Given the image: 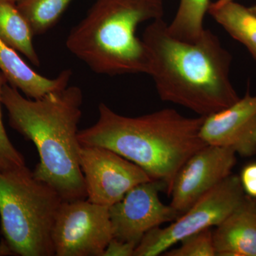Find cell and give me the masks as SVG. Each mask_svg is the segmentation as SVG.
Listing matches in <instances>:
<instances>
[{"label":"cell","instance_id":"cell-15","mask_svg":"<svg viewBox=\"0 0 256 256\" xmlns=\"http://www.w3.org/2000/svg\"><path fill=\"white\" fill-rule=\"evenodd\" d=\"M208 13L230 36L246 47L256 60V16L248 8L235 1L220 6L210 3Z\"/></svg>","mask_w":256,"mask_h":256},{"label":"cell","instance_id":"cell-24","mask_svg":"<svg viewBox=\"0 0 256 256\" xmlns=\"http://www.w3.org/2000/svg\"><path fill=\"white\" fill-rule=\"evenodd\" d=\"M5 1L15 3V4H16L18 0H5Z\"/></svg>","mask_w":256,"mask_h":256},{"label":"cell","instance_id":"cell-10","mask_svg":"<svg viewBox=\"0 0 256 256\" xmlns=\"http://www.w3.org/2000/svg\"><path fill=\"white\" fill-rule=\"evenodd\" d=\"M236 153L228 148L206 144L190 156L175 176L170 206L180 216L229 175L236 164Z\"/></svg>","mask_w":256,"mask_h":256},{"label":"cell","instance_id":"cell-12","mask_svg":"<svg viewBox=\"0 0 256 256\" xmlns=\"http://www.w3.org/2000/svg\"><path fill=\"white\" fill-rule=\"evenodd\" d=\"M213 236L217 256H256V198L246 195Z\"/></svg>","mask_w":256,"mask_h":256},{"label":"cell","instance_id":"cell-18","mask_svg":"<svg viewBox=\"0 0 256 256\" xmlns=\"http://www.w3.org/2000/svg\"><path fill=\"white\" fill-rule=\"evenodd\" d=\"M176 248H170L166 256H216L213 230L207 228L184 238Z\"/></svg>","mask_w":256,"mask_h":256},{"label":"cell","instance_id":"cell-20","mask_svg":"<svg viewBox=\"0 0 256 256\" xmlns=\"http://www.w3.org/2000/svg\"><path fill=\"white\" fill-rule=\"evenodd\" d=\"M238 176L245 194L256 198V161L246 164Z\"/></svg>","mask_w":256,"mask_h":256},{"label":"cell","instance_id":"cell-21","mask_svg":"<svg viewBox=\"0 0 256 256\" xmlns=\"http://www.w3.org/2000/svg\"><path fill=\"white\" fill-rule=\"evenodd\" d=\"M136 247L137 246L132 242L112 238L102 256H134Z\"/></svg>","mask_w":256,"mask_h":256},{"label":"cell","instance_id":"cell-5","mask_svg":"<svg viewBox=\"0 0 256 256\" xmlns=\"http://www.w3.org/2000/svg\"><path fill=\"white\" fill-rule=\"evenodd\" d=\"M63 202L26 165L0 171V256H54L52 232Z\"/></svg>","mask_w":256,"mask_h":256},{"label":"cell","instance_id":"cell-1","mask_svg":"<svg viewBox=\"0 0 256 256\" xmlns=\"http://www.w3.org/2000/svg\"><path fill=\"white\" fill-rule=\"evenodd\" d=\"M162 18L152 22L142 41L150 57V76L160 99L202 117L224 110L240 98L230 78L232 56L210 30L194 42L170 34Z\"/></svg>","mask_w":256,"mask_h":256},{"label":"cell","instance_id":"cell-23","mask_svg":"<svg viewBox=\"0 0 256 256\" xmlns=\"http://www.w3.org/2000/svg\"><path fill=\"white\" fill-rule=\"evenodd\" d=\"M248 9L250 10V11L252 12V14H255L256 16V5H254V6L248 8Z\"/></svg>","mask_w":256,"mask_h":256},{"label":"cell","instance_id":"cell-4","mask_svg":"<svg viewBox=\"0 0 256 256\" xmlns=\"http://www.w3.org/2000/svg\"><path fill=\"white\" fill-rule=\"evenodd\" d=\"M163 15L162 0H96L66 44L95 73L148 74L150 57L136 32L141 23Z\"/></svg>","mask_w":256,"mask_h":256},{"label":"cell","instance_id":"cell-2","mask_svg":"<svg viewBox=\"0 0 256 256\" xmlns=\"http://www.w3.org/2000/svg\"><path fill=\"white\" fill-rule=\"evenodd\" d=\"M2 102L8 110L10 126L36 146L40 162L34 175L54 188L64 201L86 200L79 164L82 89L67 86L32 99L6 82Z\"/></svg>","mask_w":256,"mask_h":256},{"label":"cell","instance_id":"cell-22","mask_svg":"<svg viewBox=\"0 0 256 256\" xmlns=\"http://www.w3.org/2000/svg\"><path fill=\"white\" fill-rule=\"evenodd\" d=\"M232 1H235V0H217L215 2H212V4H213L214 6H220Z\"/></svg>","mask_w":256,"mask_h":256},{"label":"cell","instance_id":"cell-8","mask_svg":"<svg viewBox=\"0 0 256 256\" xmlns=\"http://www.w3.org/2000/svg\"><path fill=\"white\" fill-rule=\"evenodd\" d=\"M79 164L87 200L102 206H112L136 185L152 180L138 165L102 146H80Z\"/></svg>","mask_w":256,"mask_h":256},{"label":"cell","instance_id":"cell-3","mask_svg":"<svg viewBox=\"0 0 256 256\" xmlns=\"http://www.w3.org/2000/svg\"><path fill=\"white\" fill-rule=\"evenodd\" d=\"M94 126L79 131L82 146H98L138 165L165 186L169 196L175 176L186 160L206 146L200 136L204 118H188L174 109L127 117L104 102Z\"/></svg>","mask_w":256,"mask_h":256},{"label":"cell","instance_id":"cell-19","mask_svg":"<svg viewBox=\"0 0 256 256\" xmlns=\"http://www.w3.org/2000/svg\"><path fill=\"white\" fill-rule=\"evenodd\" d=\"M8 82L4 74L0 72V171H8L26 166L23 154L14 146L8 137L3 124L1 106L3 87Z\"/></svg>","mask_w":256,"mask_h":256},{"label":"cell","instance_id":"cell-17","mask_svg":"<svg viewBox=\"0 0 256 256\" xmlns=\"http://www.w3.org/2000/svg\"><path fill=\"white\" fill-rule=\"evenodd\" d=\"M72 0H18L16 6L31 26L34 36L53 28Z\"/></svg>","mask_w":256,"mask_h":256},{"label":"cell","instance_id":"cell-11","mask_svg":"<svg viewBox=\"0 0 256 256\" xmlns=\"http://www.w3.org/2000/svg\"><path fill=\"white\" fill-rule=\"evenodd\" d=\"M200 136L207 144L230 148L242 158L256 154V96L248 92L232 106L204 118Z\"/></svg>","mask_w":256,"mask_h":256},{"label":"cell","instance_id":"cell-13","mask_svg":"<svg viewBox=\"0 0 256 256\" xmlns=\"http://www.w3.org/2000/svg\"><path fill=\"white\" fill-rule=\"evenodd\" d=\"M0 72L8 84L23 92L28 98L38 99L50 92L68 86L72 72L66 69L54 78H48L32 68L18 54L0 40Z\"/></svg>","mask_w":256,"mask_h":256},{"label":"cell","instance_id":"cell-16","mask_svg":"<svg viewBox=\"0 0 256 256\" xmlns=\"http://www.w3.org/2000/svg\"><path fill=\"white\" fill-rule=\"evenodd\" d=\"M210 4V0H180L172 22L168 24L170 34L181 41H196L205 30L204 20Z\"/></svg>","mask_w":256,"mask_h":256},{"label":"cell","instance_id":"cell-6","mask_svg":"<svg viewBox=\"0 0 256 256\" xmlns=\"http://www.w3.org/2000/svg\"><path fill=\"white\" fill-rule=\"evenodd\" d=\"M245 196L238 175H229L170 225L146 233L136 247L134 256L162 255L192 234L217 226Z\"/></svg>","mask_w":256,"mask_h":256},{"label":"cell","instance_id":"cell-9","mask_svg":"<svg viewBox=\"0 0 256 256\" xmlns=\"http://www.w3.org/2000/svg\"><path fill=\"white\" fill-rule=\"evenodd\" d=\"M162 183L150 180L136 185L109 207L114 238L138 246L150 230L173 222L180 214L160 200Z\"/></svg>","mask_w":256,"mask_h":256},{"label":"cell","instance_id":"cell-14","mask_svg":"<svg viewBox=\"0 0 256 256\" xmlns=\"http://www.w3.org/2000/svg\"><path fill=\"white\" fill-rule=\"evenodd\" d=\"M31 26L15 3L0 0V40L22 54L32 64L40 66V57L33 44Z\"/></svg>","mask_w":256,"mask_h":256},{"label":"cell","instance_id":"cell-7","mask_svg":"<svg viewBox=\"0 0 256 256\" xmlns=\"http://www.w3.org/2000/svg\"><path fill=\"white\" fill-rule=\"evenodd\" d=\"M114 238L109 207L87 200L64 201L52 242L56 256H102Z\"/></svg>","mask_w":256,"mask_h":256}]
</instances>
